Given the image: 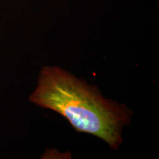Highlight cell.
<instances>
[{
	"label": "cell",
	"instance_id": "1",
	"mask_svg": "<svg viewBox=\"0 0 159 159\" xmlns=\"http://www.w3.org/2000/svg\"><path fill=\"white\" fill-rule=\"evenodd\" d=\"M29 100L61 114L77 132L102 139L115 150L122 144L123 128L133 116L125 105L105 98L97 87L57 66L41 69Z\"/></svg>",
	"mask_w": 159,
	"mask_h": 159
}]
</instances>
